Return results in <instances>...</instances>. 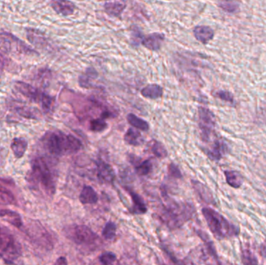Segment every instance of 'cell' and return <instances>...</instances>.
I'll return each mask as SVG.
<instances>
[{"label":"cell","mask_w":266,"mask_h":265,"mask_svg":"<svg viewBox=\"0 0 266 265\" xmlns=\"http://www.w3.org/2000/svg\"><path fill=\"white\" fill-rule=\"evenodd\" d=\"M126 8V4L124 2H120V1L106 2L104 4V11L112 17H121V14Z\"/></svg>","instance_id":"obj_18"},{"label":"cell","mask_w":266,"mask_h":265,"mask_svg":"<svg viewBox=\"0 0 266 265\" xmlns=\"http://www.w3.org/2000/svg\"><path fill=\"white\" fill-rule=\"evenodd\" d=\"M193 35L198 42L207 45L214 37V30L209 26H197L193 29Z\"/></svg>","instance_id":"obj_12"},{"label":"cell","mask_w":266,"mask_h":265,"mask_svg":"<svg viewBox=\"0 0 266 265\" xmlns=\"http://www.w3.org/2000/svg\"><path fill=\"white\" fill-rule=\"evenodd\" d=\"M31 188H42L48 196L56 192V176L44 157H36L31 162V168L27 176Z\"/></svg>","instance_id":"obj_1"},{"label":"cell","mask_w":266,"mask_h":265,"mask_svg":"<svg viewBox=\"0 0 266 265\" xmlns=\"http://www.w3.org/2000/svg\"><path fill=\"white\" fill-rule=\"evenodd\" d=\"M215 96L216 97H218V98L221 99L223 101L228 102V103H235L234 96L232 95L231 93L228 92V91H217L215 94Z\"/></svg>","instance_id":"obj_34"},{"label":"cell","mask_w":266,"mask_h":265,"mask_svg":"<svg viewBox=\"0 0 266 265\" xmlns=\"http://www.w3.org/2000/svg\"><path fill=\"white\" fill-rule=\"evenodd\" d=\"M226 181L230 187L239 188L243 184V178L238 171L235 170H226L224 171Z\"/></svg>","instance_id":"obj_24"},{"label":"cell","mask_w":266,"mask_h":265,"mask_svg":"<svg viewBox=\"0 0 266 265\" xmlns=\"http://www.w3.org/2000/svg\"><path fill=\"white\" fill-rule=\"evenodd\" d=\"M108 123L104 118H99L91 120L90 122V130L93 132H102L107 129Z\"/></svg>","instance_id":"obj_27"},{"label":"cell","mask_w":266,"mask_h":265,"mask_svg":"<svg viewBox=\"0 0 266 265\" xmlns=\"http://www.w3.org/2000/svg\"><path fill=\"white\" fill-rule=\"evenodd\" d=\"M53 265H68L67 259L65 257H59Z\"/></svg>","instance_id":"obj_37"},{"label":"cell","mask_w":266,"mask_h":265,"mask_svg":"<svg viewBox=\"0 0 266 265\" xmlns=\"http://www.w3.org/2000/svg\"><path fill=\"white\" fill-rule=\"evenodd\" d=\"M27 141L24 138H14L12 141L10 147L13 155L16 159H21L25 154L27 149Z\"/></svg>","instance_id":"obj_20"},{"label":"cell","mask_w":266,"mask_h":265,"mask_svg":"<svg viewBox=\"0 0 266 265\" xmlns=\"http://www.w3.org/2000/svg\"><path fill=\"white\" fill-rule=\"evenodd\" d=\"M219 7L226 13H236L239 9V5L236 2H220L218 4Z\"/></svg>","instance_id":"obj_31"},{"label":"cell","mask_w":266,"mask_h":265,"mask_svg":"<svg viewBox=\"0 0 266 265\" xmlns=\"http://www.w3.org/2000/svg\"><path fill=\"white\" fill-rule=\"evenodd\" d=\"M260 253H261L263 257L266 258V240H264V243L261 244V248H260Z\"/></svg>","instance_id":"obj_38"},{"label":"cell","mask_w":266,"mask_h":265,"mask_svg":"<svg viewBox=\"0 0 266 265\" xmlns=\"http://www.w3.org/2000/svg\"><path fill=\"white\" fill-rule=\"evenodd\" d=\"M193 187H194V191L198 193L201 199L206 202V203L214 204V199L212 197V193L210 192L209 189L199 181H192Z\"/></svg>","instance_id":"obj_21"},{"label":"cell","mask_w":266,"mask_h":265,"mask_svg":"<svg viewBox=\"0 0 266 265\" xmlns=\"http://www.w3.org/2000/svg\"><path fill=\"white\" fill-rule=\"evenodd\" d=\"M15 88L17 90L18 92L21 93L24 97L28 99L34 103H39L42 104V102L45 100L47 94L41 91L38 88L31 86L25 82L17 81L15 83Z\"/></svg>","instance_id":"obj_9"},{"label":"cell","mask_w":266,"mask_h":265,"mask_svg":"<svg viewBox=\"0 0 266 265\" xmlns=\"http://www.w3.org/2000/svg\"><path fill=\"white\" fill-rule=\"evenodd\" d=\"M153 165H152L151 161L150 160L143 161L139 165L136 166V172L139 176H147L151 172Z\"/></svg>","instance_id":"obj_30"},{"label":"cell","mask_w":266,"mask_h":265,"mask_svg":"<svg viewBox=\"0 0 266 265\" xmlns=\"http://www.w3.org/2000/svg\"><path fill=\"white\" fill-rule=\"evenodd\" d=\"M117 227L113 222H109L104 227L102 236L106 240H113L116 235Z\"/></svg>","instance_id":"obj_29"},{"label":"cell","mask_w":266,"mask_h":265,"mask_svg":"<svg viewBox=\"0 0 266 265\" xmlns=\"http://www.w3.org/2000/svg\"><path fill=\"white\" fill-rule=\"evenodd\" d=\"M241 260L244 265H258V259L249 249L243 250Z\"/></svg>","instance_id":"obj_28"},{"label":"cell","mask_w":266,"mask_h":265,"mask_svg":"<svg viewBox=\"0 0 266 265\" xmlns=\"http://www.w3.org/2000/svg\"><path fill=\"white\" fill-rule=\"evenodd\" d=\"M15 202L16 199L13 193L5 187L0 186V205H13Z\"/></svg>","instance_id":"obj_26"},{"label":"cell","mask_w":266,"mask_h":265,"mask_svg":"<svg viewBox=\"0 0 266 265\" xmlns=\"http://www.w3.org/2000/svg\"><path fill=\"white\" fill-rule=\"evenodd\" d=\"M164 94V90L158 84H150L141 90V95L150 100L161 98Z\"/></svg>","instance_id":"obj_19"},{"label":"cell","mask_w":266,"mask_h":265,"mask_svg":"<svg viewBox=\"0 0 266 265\" xmlns=\"http://www.w3.org/2000/svg\"><path fill=\"white\" fill-rule=\"evenodd\" d=\"M199 127L201 131L202 139L208 142L216 126V118L214 113L206 108L200 107L198 111Z\"/></svg>","instance_id":"obj_8"},{"label":"cell","mask_w":266,"mask_h":265,"mask_svg":"<svg viewBox=\"0 0 266 265\" xmlns=\"http://www.w3.org/2000/svg\"><path fill=\"white\" fill-rule=\"evenodd\" d=\"M0 219L6 221L17 229H21L23 226V220L21 215L13 210H0Z\"/></svg>","instance_id":"obj_15"},{"label":"cell","mask_w":266,"mask_h":265,"mask_svg":"<svg viewBox=\"0 0 266 265\" xmlns=\"http://www.w3.org/2000/svg\"><path fill=\"white\" fill-rule=\"evenodd\" d=\"M190 205H186V207L181 206L178 204L171 205L168 208H166L164 213V220L166 221L168 226L177 227L180 226L184 222L191 218L192 211Z\"/></svg>","instance_id":"obj_6"},{"label":"cell","mask_w":266,"mask_h":265,"mask_svg":"<svg viewBox=\"0 0 266 265\" xmlns=\"http://www.w3.org/2000/svg\"><path fill=\"white\" fill-rule=\"evenodd\" d=\"M51 7L56 13L64 16L74 14L76 10V5L71 1H53Z\"/></svg>","instance_id":"obj_14"},{"label":"cell","mask_w":266,"mask_h":265,"mask_svg":"<svg viewBox=\"0 0 266 265\" xmlns=\"http://www.w3.org/2000/svg\"><path fill=\"white\" fill-rule=\"evenodd\" d=\"M144 39V34L139 30H133L131 33V42L133 46H139L140 43L142 44Z\"/></svg>","instance_id":"obj_33"},{"label":"cell","mask_w":266,"mask_h":265,"mask_svg":"<svg viewBox=\"0 0 266 265\" xmlns=\"http://www.w3.org/2000/svg\"><path fill=\"white\" fill-rule=\"evenodd\" d=\"M68 237L76 244L91 246L97 244L99 237L90 228L84 225H77L69 228Z\"/></svg>","instance_id":"obj_7"},{"label":"cell","mask_w":266,"mask_h":265,"mask_svg":"<svg viewBox=\"0 0 266 265\" xmlns=\"http://www.w3.org/2000/svg\"><path fill=\"white\" fill-rule=\"evenodd\" d=\"M79 199L83 205H94L98 202L99 197L91 186H85L82 189Z\"/></svg>","instance_id":"obj_17"},{"label":"cell","mask_w":266,"mask_h":265,"mask_svg":"<svg viewBox=\"0 0 266 265\" xmlns=\"http://www.w3.org/2000/svg\"><path fill=\"white\" fill-rule=\"evenodd\" d=\"M168 173L170 176H172L174 178H177V179H180L182 178V172H181L180 169L179 168L177 165L171 163L168 166Z\"/></svg>","instance_id":"obj_35"},{"label":"cell","mask_w":266,"mask_h":265,"mask_svg":"<svg viewBox=\"0 0 266 265\" xmlns=\"http://www.w3.org/2000/svg\"><path fill=\"white\" fill-rule=\"evenodd\" d=\"M164 39L165 35L164 33L155 32L144 37L142 45L150 51H157L161 49Z\"/></svg>","instance_id":"obj_11"},{"label":"cell","mask_w":266,"mask_h":265,"mask_svg":"<svg viewBox=\"0 0 266 265\" xmlns=\"http://www.w3.org/2000/svg\"><path fill=\"white\" fill-rule=\"evenodd\" d=\"M97 175L99 181L105 184H112L115 178L113 168L103 161L97 162Z\"/></svg>","instance_id":"obj_10"},{"label":"cell","mask_w":266,"mask_h":265,"mask_svg":"<svg viewBox=\"0 0 266 265\" xmlns=\"http://www.w3.org/2000/svg\"><path fill=\"white\" fill-rule=\"evenodd\" d=\"M228 151V147L226 143L217 140L214 143L210 149L206 151V155L208 157L214 161H219L222 159Z\"/></svg>","instance_id":"obj_13"},{"label":"cell","mask_w":266,"mask_h":265,"mask_svg":"<svg viewBox=\"0 0 266 265\" xmlns=\"http://www.w3.org/2000/svg\"><path fill=\"white\" fill-rule=\"evenodd\" d=\"M150 150L156 157L159 159H164L168 156V151L166 149L165 146L156 140H153L150 143Z\"/></svg>","instance_id":"obj_25"},{"label":"cell","mask_w":266,"mask_h":265,"mask_svg":"<svg viewBox=\"0 0 266 265\" xmlns=\"http://www.w3.org/2000/svg\"><path fill=\"white\" fill-rule=\"evenodd\" d=\"M0 49L10 54L14 53L25 56L39 55L37 51L32 49L25 42L9 32L0 33Z\"/></svg>","instance_id":"obj_5"},{"label":"cell","mask_w":266,"mask_h":265,"mask_svg":"<svg viewBox=\"0 0 266 265\" xmlns=\"http://www.w3.org/2000/svg\"><path fill=\"white\" fill-rule=\"evenodd\" d=\"M129 196L132 200V207L131 208V213L132 214L143 215L145 214L147 211V205L144 202V199L137 193L134 192L128 189Z\"/></svg>","instance_id":"obj_16"},{"label":"cell","mask_w":266,"mask_h":265,"mask_svg":"<svg viewBox=\"0 0 266 265\" xmlns=\"http://www.w3.org/2000/svg\"><path fill=\"white\" fill-rule=\"evenodd\" d=\"M124 141L130 146H138L142 144V135L139 131L133 128H130L125 134Z\"/></svg>","instance_id":"obj_22"},{"label":"cell","mask_w":266,"mask_h":265,"mask_svg":"<svg viewBox=\"0 0 266 265\" xmlns=\"http://www.w3.org/2000/svg\"><path fill=\"white\" fill-rule=\"evenodd\" d=\"M44 146L50 154L59 156L77 153L81 149L82 143L73 135L55 131L48 132L45 135Z\"/></svg>","instance_id":"obj_2"},{"label":"cell","mask_w":266,"mask_h":265,"mask_svg":"<svg viewBox=\"0 0 266 265\" xmlns=\"http://www.w3.org/2000/svg\"><path fill=\"white\" fill-rule=\"evenodd\" d=\"M7 62H8V60H7V58L2 53L0 52V69L5 68L6 65H7Z\"/></svg>","instance_id":"obj_36"},{"label":"cell","mask_w":266,"mask_h":265,"mask_svg":"<svg viewBox=\"0 0 266 265\" xmlns=\"http://www.w3.org/2000/svg\"><path fill=\"white\" fill-rule=\"evenodd\" d=\"M21 255V248L14 237L0 226V257L5 263L12 264Z\"/></svg>","instance_id":"obj_4"},{"label":"cell","mask_w":266,"mask_h":265,"mask_svg":"<svg viewBox=\"0 0 266 265\" xmlns=\"http://www.w3.org/2000/svg\"><path fill=\"white\" fill-rule=\"evenodd\" d=\"M127 121L133 129L136 130H141L143 132H147L150 129V125L145 120L139 118L134 114H129L127 115Z\"/></svg>","instance_id":"obj_23"},{"label":"cell","mask_w":266,"mask_h":265,"mask_svg":"<svg viewBox=\"0 0 266 265\" xmlns=\"http://www.w3.org/2000/svg\"><path fill=\"white\" fill-rule=\"evenodd\" d=\"M99 260L103 265H113L116 260V255L112 252H106L99 257Z\"/></svg>","instance_id":"obj_32"},{"label":"cell","mask_w":266,"mask_h":265,"mask_svg":"<svg viewBox=\"0 0 266 265\" xmlns=\"http://www.w3.org/2000/svg\"><path fill=\"white\" fill-rule=\"evenodd\" d=\"M206 223L212 234L217 239L232 238L239 234L240 229L238 226L231 223L224 216L218 211L210 208H204L202 210Z\"/></svg>","instance_id":"obj_3"}]
</instances>
